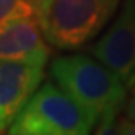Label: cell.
Returning <instances> with one entry per match:
<instances>
[{
	"label": "cell",
	"mask_w": 135,
	"mask_h": 135,
	"mask_svg": "<svg viewBox=\"0 0 135 135\" xmlns=\"http://www.w3.org/2000/svg\"><path fill=\"white\" fill-rule=\"evenodd\" d=\"M49 73L65 93L94 115L96 120L109 114H120L127 103V85L94 55H60L51 62Z\"/></svg>",
	"instance_id": "1"
},
{
	"label": "cell",
	"mask_w": 135,
	"mask_h": 135,
	"mask_svg": "<svg viewBox=\"0 0 135 135\" xmlns=\"http://www.w3.org/2000/svg\"><path fill=\"white\" fill-rule=\"evenodd\" d=\"M33 7L47 42L57 49L75 51L104 30L119 0H33Z\"/></svg>",
	"instance_id": "2"
},
{
	"label": "cell",
	"mask_w": 135,
	"mask_h": 135,
	"mask_svg": "<svg viewBox=\"0 0 135 135\" xmlns=\"http://www.w3.org/2000/svg\"><path fill=\"white\" fill-rule=\"evenodd\" d=\"M96 117L54 80L44 81L8 129L12 135H86Z\"/></svg>",
	"instance_id": "3"
},
{
	"label": "cell",
	"mask_w": 135,
	"mask_h": 135,
	"mask_svg": "<svg viewBox=\"0 0 135 135\" xmlns=\"http://www.w3.org/2000/svg\"><path fill=\"white\" fill-rule=\"evenodd\" d=\"M91 55L114 70L129 90L135 88V0H124L109 28L93 44Z\"/></svg>",
	"instance_id": "4"
},
{
	"label": "cell",
	"mask_w": 135,
	"mask_h": 135,
	"mask_svg": "<svg viewBox=\"0 0 135 135\" xmlns=\"http://www.w3.org/2000/svg\"><path fill=\"white\" fill-rule=\"evenodd\" d=\"M44 67L0 60V133L8 129L44 80Z\"/></svg>",
	"instance_id": "5"
},
{
	"label": "cell",
	"mask_w": 135,
	"mask_h": 135,
	"mask_svg": "<svg viewBox=\"0 0 135 135\" xmlns=\"http://www.w3.org/2000/svg\"><path fill=\"white\" fill-rule=\"evenodd\" d=\"M49 44L34 16L20 18L0 30V60L46 65Z\"/></svg>",
	"instance_id": "6"
},
{
	"label": "cell",
	"mask_w": 135,
	"mask_h": 135,
	"mask_svg": "<svg viewBox=\"0 0 135 135\" xmlns=\"http://www.w3.org/2000/svg\"><path fill=\"white\" fill-rule=\"evenodd\" d=\"M26 16H34L33 0H0V30Z\"/></svg>",
	"instance_id": "7"
},
{
	"label": "cell",
	"mask_w": 135,
	"mask_h": 135,
	"mask_svg": "<svg viewBox=\"0 0 135 135\" xmlns=\"http://www.w3.org/2000/svg\"><path fill=\"white\" fill-rule=\"evenodd\" d=\"M115 133L135 135V119H130V117H127V115H125V117H119Z\"/></svg>",
	"instance_id": "8"
},
{
	"label": "cell",
	"mask_w": 135,
	"mask_h": 135,
	"mask_svg": "<svg viewBox=\"0 0 135 135\" xmlns=\"http://www.w3.org/2000/svg\"><path fill=\"white\" fill-rule=\"evenodd\" d=\"M125 115L130 119H135V91L132 94V98L125 103Z\"/></svg>",
	"instance_id": "9"
},
{
	"label": "cell",
	"mask_w": 135,
	"mask_h": 135,
	"mask_svg": "<svg viewBox=\"0 0 135 135\" xmlns=\"http://www.w3.org/2000/svg\"><path fill=\"white\" fill-rule=\"evenodd\" d=\"M132 91H135V88H133V90H132Z\"/></svg>",
	"instance_id": "10"
}]
</instances>
